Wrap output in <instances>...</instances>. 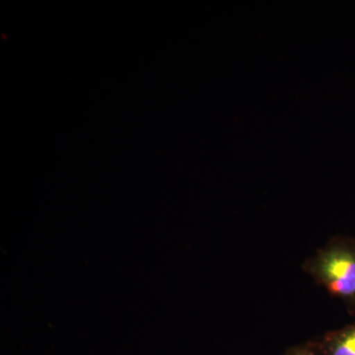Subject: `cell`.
<instances>
[{
    "instance_id": "7a4b0ae2",
    "label": "cell",
    "mask_w": 355,
    "mask_h": 355,
    "mask_svg": "<svg viewBox=\"0 0 355 355\" xmlns=\"http://www.w3.org/2000/svg\"><path fill=\"white\" fill-rule=\"evenodd\" d=\"M313 347L321 355H355V324L329 334Z\"/></svg>"
},
{
    "instance_id": "6da1fadb",
    "label": "cell",
    "mask_w": 355,
    "mask_h": 355,
    "mask_svg": "<svg viewBox=\"0 0 355 355\" xmlns=\"http://www.w3.org/2000/svg\"><path fill=\"white\" fill-rule=\"evenodd\" d=\"M306 270L336 297H355V250L352 248L331 243L308 261Z\"/></svg>"
},
{
    "instance_id": "3957f363",
    "label": "cell",
    "mask_w": 355,
    "mask_h": 355,
    "mask_svg": "<svg viewBox=\"0 0 355 355\" xmlns=\"http://www.w3.org/2000/svg\"><path fill=\"white\" fill-rule=\"evenodd\" d=\"M284 355H321L313 345H306V347H291L286 352Z\"/></svg>"
}]
</instances>
